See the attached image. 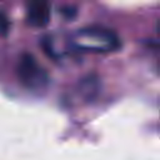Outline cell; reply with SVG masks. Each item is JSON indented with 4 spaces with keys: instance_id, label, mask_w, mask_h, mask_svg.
I'll return each instance as SVG.
<instances>
[{
    "instance_id": "obj_1",
    "label": "cell",
    "mask_w": 160,
    "mask_h": 160,
    "mask_svg": "<svg viewBox=\"0 0 160 160\" xmlns=\"http://www.w3.org/2000/svg\"><path fill=\"white\" fill-rule=\"evenodd\" d=\"M16 74L19 81L28 89L39 90L49 84L48 72L38 64L36 59L28 52H24L18 61Z\"/></svg>"
},
{
    "instance_id": "obj_2",
    "label": "cell",
    "mask_w": 160,
    "mask_h": 160,
    "mask_svg": "<svg viewBox=\"0 0 160 160\" xmlns=\"http://www.w3.org/2000/svg\"><path fill=\"white\" fill-rule=\"evenodd\" d=\"M78 42L80 48L96 49L99 51L116 49L120 45L119 38L109 29L100 26H90L80 29L78 32Z\"/></svg>"
},
{
    "instance_id": "obj_3",
    "label": "cell",
    "mask_w": 160,
    "mask_h": 160,
    "mask_svg": "<svg viewBox=\"0 0 160 160\" xmlns=\"http://www.w3.org/2000/svg\"><path fill=\"white\" fill-rule=\"evenodd\" d=\"M50 5L48 2L35 1L29 4L26 10L28 22L34 28H42L50 21Z\"/></svg>"
},
{
    "instance_id": "obj_4",
    "label": "cell",
    "mask_w": 160,
    "mask_h": 160,
    "mask_svg": "<svg viewBox=\"0 0 160 160\" xmlns=\"http://www.w3.org/2000/svg\"><path fill=\"white\" fill-rule=\"evenodd\" d=\"M99 90H100V79L94 74L86 75L79 82V91L88 100L94 99L99 94Z\"/></svg>"
},
{
    "instance_id": "obj_5",
    "label": "cell",
    "mask_w": 160,
    "mask_h": 160,
    "mask_svg": "<svg viewBox=\"0 0 160 160\" xmlns=\"http://www.w3.org/2000/svg\"><path fill=\"white\" fill-rule=\"evenodd\" d=\"M66 19H71L76 15V8L72 5H66V6H61L59 10Z\"/></svg>"
},
{
    "instance_id": "obj_6",
    "label": "cell",
    "mask_w": 160,
    "mask_h": 160,
    "mask_svg": "<svg viewBox=\"0 0 160 160\" xmlns=\"http://www.w3.org/2000/svg\"><path fill=\"white\" fill-rule=\"evenodd\" d=\"M9 29V21H8V18L5 16V14L0 12V32L1 34H6Z\"/></svg>"
}]
</instances>
